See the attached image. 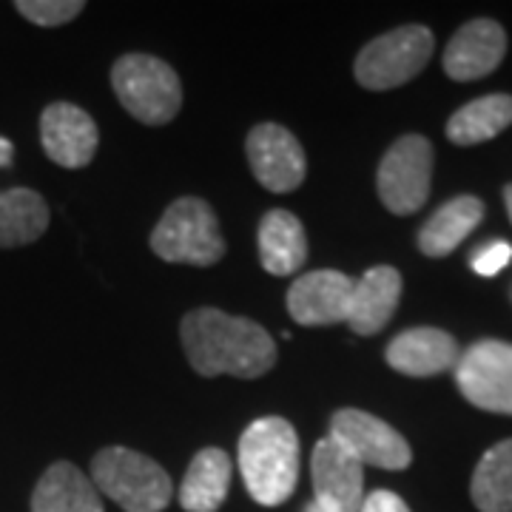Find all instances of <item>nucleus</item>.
<instances>
[{
  "label": "nucleus",
  "mask_w": 512,
  "mask_h": 512,
  "mask_svg": "<svg viewBox=\"0 0 512 512\" xmlns=\"http://www.w3.org/2000/svg\"><path fill=\"white\" fill-rule=\"evenodd\" d=\"M402 302V274L393 265H376L362 279H356L353 311L348 325L359 336L382 333Z\"/></svg>",
  "instance_id": "nucleus-16"
},
{
  "label": "nucleus",
  "mask_w": 512,
  "mask_h": 512,
  "mask_svg": "<svg viewBox=\"0 0 512 512\" xmlns=\"http://www.w3.org/2000/svg\"><path fill=\"white\" fill-rule=\"evenodd\" d=\"M15 9L35 26H63L77 18L86 9V3L83 0H18Z\"/></svg>",
  "instance_id": "nucleus-24"
},
{
  "label": "nucleus",
  "mask_w": 512,
  "mask_h": 512,
  "mask_svg": "<svg viewBox=\"0 0 512 512\" xmlns=\"http://www.w3.org/2000/svg\"><path fill=\"white\" fill-rule=\"evenodd\" d=\"M481 220H484V202L473 194L444 202L419 231V251L430 259L450 256L476 231Z\"/></svg>",
  "instance_id": "nucleus-20"
},
{
  "label": "nucleus",
  "mask_w": 512,
  "mask_h": 512,
  "mask_svg": "<svg viewBox=\"0 0 512 512\" xmlns=\"http://www.w3.org/2000/svg\"><path fill=\"white\" fill-rule=\"evenodd\" d=\"M387 365L402 376L430 379L447 370H456L461 348L458 342L441 328H410L402 330L387 345Z\"/></svg>",
  "instance_id": "nucleus-15"
},
{
  "label": "nucleus",
  "mask_w": 512,
  "mask_h": 512,
  "mask_svg": "<svg viewBox=\"0 0 512 512\" xmlns=\"http://www.w3.org/2000/svg\"><path fill=\"white\" fill-rule=\"evenodd\" d=\"M512 259V245L510 242H504V239H495L490 245H484V248H478L473 259H470V265H473V271L478 276H495L498 271H504L507 265H510Z\"/></svg>",
  "instance_id": "nucleus-25"
},
{
  "label": "nucleus",
  "mask_w": 512,
  "mask_h": 512,
  "mask_svg": "<svg viewBox=\"0 0 512 512\" xmlns=\"http://www.w3.org/2000/svg\"><path fill=\"white\" fill-rule=\"evenodd\" d=\"M470 498L481 512H512V439L498 441L481 456Z\"/></svg>",
  "instance_id": "nucleus-23"
},
{
  "label": "nucleus",
  "mask_w": 512,
  "mask_h": 512,
  "mask_svg": "<svg viewBox=\"0 0 512 512\" xmlns=\"http://www.w3.org/2000/svg\"><path fill=\"white\" fill-rule=\"evenodd\" d=\"M356 279L342 271H311L299 276L288 291V313L296 325L325 328L348 322L353 311Z\"/></svg>",
  "instance_id": "nucleus-12"
},
{
  "label": "nucleus",
  "mask_w": 512,
  "mask_h": 512,
  "mask_svg": "<svg viewBox=\"0 0 512 512\" xmlns=\"http://www.w3.org/2000/svg\"><path fill=\"white\" fill-rule=\"evenodd\" d=\"M40 143L46 157L60 168H86L92 163L100 131L89 111L74 103H49L40 114Z\"/></svg>",
  "instance_id": "nucleus-13"
},
{
  "label": "nucleus",
  "mask_w": 512,
  "mask_h": 512,
  "mask_svg": "<svg viewBox=\"0 0 512 512\" xmlns=\"http://www.w3.org/2000/svg\"><path fill=\"white\" fill-rule=\"evenodd\" d=\"M245 154L256 183L274 194H288L305 183L308 160L305 148L279 123H259L245 140Z\"/></svg>",
  "instance_id": "nucleus-10"
},
{
  "label": "nucleus",
  "mask_w": 512,
  "mask_h": 512,
  "mask_svg": "<svg viewBox=\"0 0 512 512\" xmlns=\"http://www.w3.org/2000/svg\"><path fill=\"white\" fill-rule=\"evenodd\" d=\"M151 251L174 265L208 268L225 256V239L214 208L200 197H180L163 211L151 231Z\"/></svg>",
  "instance_id": "nucleus-3"
},
{
  "label": "nucleus",
  "mask_w": 512,
  "mask_h": 512,
  "mask_svg": "<svg viewBox=\"0 0 512 512\" xmlns=\"http://www.w3.org/2000/svg\"><path fill=\"white\" fill-rule=\"evenodd\" d=\"M259 259L274 276L296 274L308 262V234L296 214L285 208L268 211L259 222Z\"/></svg>",
  "instance_id": "nucleus-17"
},
{
  "label": "nucleus",
  "mask_w": 512,
  "mask_h": 512,
  "mask_svg": "<svg viewBox=\"0 0 512 512\" xmlns=\"http://www.w3.org/2000/svg\"><path fill=\"white\" fill-rule=\"evenodd\" d=\"M330 439L342 444L350 456L359 458L365 467L379 470H407L413 464V450L399 430L373 413L345 407L330 416Z\"/></svg>",
  "instance_id": "nucleus-9"
},
{
  "label": "nucleus",
  "mask_w": 512,
  "mask_h": 512,
  "mask_svg": "<svg viewBox=\"0 0 512 512\" xmlns=\"http://www.w3.org/2000/svg\"><path fill=\"white\" fill-rule=\"evenodd\" d=\"M504 205H507V217L512 222V183L504 185Z\"/></svg>",
  "instance_id": "nucleus-28"
},
{
  "label": "nucleus",
  "mask_w": 512,
  "mask_h": 512,
  "mask_svg": "<svg viewBox=\"0 0 512 512\" xmlns=\"http://www.w3.org/2000/svg\"><path fill=\"white\" fill-rule=\"evenodd\" d=\"M239 473L262 507L285 504L299 484V436L288 419L265 416L239 436Z\"/></svg>",
  "instance_id": "nucleus-2"
},
{
  "label": "nucleus",
  "mask_w": 512,
  "mask_h": 512,
  "mask_svg": "<svg viewBox=\"0 0 512 512\" xmlns=\"http://www.w3.org/2000/svg\"><path fill=\"white\" fill-rule=\"evenodd\" d=\"M313 504L322 512H359L365 504V464L336 441L322 439L311 458Z\"/></svg>",
  "instance_id": "nucleus-11"
},
{
  "label": "nucleus",
  "mask_w": 512,
  "mask_h": 512,
  "mask_svg": "<svg viewBox=\"0 0 512 512\" xmlns=\"http://www.w3.org/2000/svg\"><path fill=\"white\" fill-rule=\"evenodd\" d=\"M32 512H103L94 481L72 461H55L32 493Z\"/></svg>",
  "instance_id": "nucleus-18"
},
{
  "label": "nucleus",
  "mask_w": 512,
  "mask_h": 512,
  "mask_svg": "<svg viewBox=\"0 0 512 512\" xmlns=\"http://www.w3.org/2000/svg\"><path fill=\"white\" fill-rule=\"evenodd\" d=\"M302 512H322V510H319V507H316V504H313V501H311V504H308V507H305V510H302Z\"/></svg>",
  "instance_id": "nucleus-29"
},
{
  "label": "nucleus",
  "mask_w": 512,
  "mask_h": 512,
  "mask_svg": "<svg viewBox=\"0 0 512 512\" xmlns=\"http://www.w3.org/2000/svg\"><path fill=\"white\" fill-rule=\"evenodd\" d=\"M433 143L421 134H404L379 163L376 191L382 205L396 217L421 211L433 185Z\"/></svg>",
  "instance_id": "nucleus-7"
},
{
  "label": "nucleus",
  "mask_w": 512,
  "mask_h": 512,
  "mask_svg": "<svg viewBox=\"0 0 512 512\" xmlns=\"http://www.w3.org/2000/svg\"><path fill=\"white\" fill-rule=\"evenodd\" d=\"M433 49L436 37L427 26H399L367 43L353 63V74L367 92H390L421 74Z\"/></svg>",
  "instance_id": "nucleus-6"
},
{
  "label": "nucleus",
  "mask_w": 512,
  "mask_h": 512,
  "mask_svg": "<svg viewBox=\"0 0 512 512\" xmlns=\"http://www.w3.org/2000/svg\"><path fill=\"white\" fill-rule=\"evenodd\" d=\"M504 55H507L504 26L490 18L470 20L450 37L444 49V72L458 83L481 80L501 66Z\"/></svg>",
  "instance_id": "nucleus-14"
},
{
  "label": "nucleus",
  "mask_w": 512,
  "mask_h": 512,
  "mask_svg": "<svg viewBox=\"0 0 512 512\" xmlns=\"http://www.w3.org/2000/svg\"><path fill=\"white\" fill-rule=\"evenodd\" d=\"M52 211L32 188L0 191V248H23L49 228Z\"/></svg>",
  "instance_id": "nucleus-22"
},
{
  "label": "nucleus",
  "mask_w": 512,
  "mask_h": 512,
  "mask_svg": "<svg viewBox=\"0 0 512 512\" xmlns=\"http://www.w3.org/2000/svg\"><path fill=\"white\" fill-rule=\"evenodd\" d=\"M234 464L220 447L200 450L180 487V504L185 512H217L228 498Z\"/></svg>",
  "instance_id": "nucleus-19"
},
{
  "label": "nucleus",
  "mask_w": 512,
  "mask_h": 512,
  "mask_svg": "<svg viewBox=\"0 0 512 512\" xmlns=\"http://www.w3.org/2000/svg\"><path fill=\"white\" fill-rule=\"evenodd\" d=\"M359 512H410V507L404 504V498H399L390 490H376V493L365 495V504Z\"/></svg>",
  "instance_id": "nucleus-26"
},
{
  "label": "nucleus",
  "mask_w": 512,
  "mask_h": 512,
  "mask_svg": "<svg viewBox=\"0 0 512 512\" xmlns=\"http://www.w3.org/2000/svg\"><path fill=\"white\" fill-rule=\"evenodd\" d=\"M456 384L467 402L512 416V345L501 339H481L467 350H461L456 365Z\"/></svg>",
  "instance_id": "nucleus-8"
},
{
  "label": "nucleus",
  "mask_w": 512,
  "mask_h": 512,
  "mask_svg": "<svg viewBox=\"0 0 512 512\" xmlns=\"http://www.w3.org/2000/svg\"><path fill=\"white\" fill-rule=\"evenodd\" d=\"M180 339L188 365L205 379L237 376L259 379L276 365V342L254 319L231 316L220 308L185 313Z\"/></svg>",
  "instance_id": "nucleus-1"
},
{
  "label": "nucleus",
  "mask_w": 512,
  "mask_h": 512,
  "mask_svg": "<svg viewBox=\"0 0 512 512\" xmlns=\"http://www.w3.org/2000/svg\"><path fill=\"white\" fill-rule=\"evenodd\" d=\"M512 126V94H487L470 100L447 120V140L453 146H478Z\"/></svg>",
  "instance_id": "nucleus-21"
},
{
  "label": "nucleus",
  "mask_w": 512,
  "mask_h": 512,
  "mask_svg": "<svg viewBox=\"0 0 512 512\" xmlns=\"http://www.w3.org/2000/svg\"><path fill=\"white\" fill-rule=\"evenodd\" d=\"M111 86L120 106L146 126L171 123L183 106L177 72L154 55H123L111 66Z\"/></svg>",
  "instance_id": "nucleus-5"
},
{
  "label": "nucleus",
  "mask_w": 512,
  "mask_h": 512,
  "mask_svg": "<svg viewBox=\"0 0 512 512\" xmlns=\"http://www.w3.org/2000/svg\"><path fill=\"white\" fill-rule=\"evenodd\" d=\"M12 160H15V146H12L9 140L0 137V168H3V165H12Z\"/></svg>",
  "instance_id": "nucleus-27"
},
{
  "label": "nucleus",
  "mask_w": 512,
  "mask_h": 512,
  "mask_svg": "<svg viewBox=\"0 0 512 512\" xmlns=\"http://www.w3.org/2000/svg\"><path fill=\"white\" fill-rule=\"evenodd\" d=\"M97 493L126 512H163L171 504V478L154 458L128 447H106L92 458Z\"/></svg>",
  "instance_id": "nucleus-4"
}]
</instances>
